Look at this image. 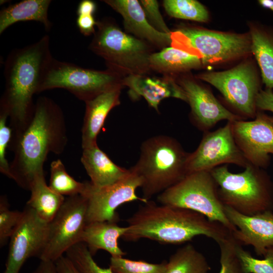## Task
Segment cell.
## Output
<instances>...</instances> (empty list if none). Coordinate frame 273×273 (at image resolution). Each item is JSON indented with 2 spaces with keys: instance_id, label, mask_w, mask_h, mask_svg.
I'll return each instance as SVG.
<instances>
[{
  "instance_id": "20",
  "label": "cell",
  "mask_w": 273,
  "mask_h": 273,
  "mask_svg": "<svg viewBox=\"0 0 273 273\" xmlns=\"http://www.w3.org/2000/svg\"><path fill=\"white\" fill-rule=\"evenodd\" d=\"M118 86L104 92L85 102V111L82 127V149L97 144V138L110 111L120 104L122 88Z\"/></svg>"
},
{
  "instance_id": "4",
  "label": "cell",
  "mask_w": 273,
  "mask_h": 273,
  "mask_svg": "<svg viewBox=\"0 0 273 273\" xmlns=\"http://www.w3.org/2000/svg\"><path fill=\"white\" fill-rule=\"evenodd\" d=\"M189 154L176 139L168 135L145 140L139 159L130 168L142 180V197L148 201L183 179L188 174Z\"/></svg>"
},
{
  "instance_id": "30",
  "label": "cell",
  "mask_w": 273,
  "mask_h": 273,
  "mask_svg": "<svg viewBox=\"0 0 273 273\" xmlns=\"http://www.w3.org/2000/svg\"><path fill=\"white\" fill-rule=\"evenodd\" d=\"M235 249L243 273H273V246L266 250L261 259L254 257L236 242Z\"/></svg>"
},
{
  "instance_id": "9",
  "label": "cell",
  "mask_w": 273,
  "mask_h": 273,
  "mask_svg": "<svg viewBox=\"0 0 273 273\" xmlns=\"http://www.w3.org/2000/svg\"><path fill=\"white\" fill-rule=\"evenodd\" d=\"M123 77L109 70L84 68L53 59L40 84L39 93L66 89L84 102L114 87L123 85Z\"/></svg>"
},
{
  "instance_id": "5",
  "label": "cell",
  "mask_w": 273,
  "mask_h": 273,
  "mask_svg": "<svg viewBox=\"0 0 273 273\" xmlns=\"http://www.w3.org/2000/svg\"><path fill=\"white\" fill-rule=\"evenodd\" d=\"M89 49L103 58L109 69L124 78L131 75H149L152 46L125 31L114 21H98Z\"/></svg>"
},
{
  "instance_id": "15",
  "label": "cell",
  "mask_w": 273,
  "mask_h": 273,
  "mask_svg": "<svg viewBox=\"0 0 273 273\" xmlns=\"http://www.w3.org/2000/svg\"><path fill=\"white\" fill-rule=\"evenodd\" d=\"M235 141L250 164L264 169L273 155V122L258 111L254 120L231 121Z\"/></svg>"
},
{
  "instance_id": "2",
  "label": "cell",
  "mask_w": 273,
  "mask_h": 273,
  "mask_svg": "<svg viewBox=\"0 0 273 273\" xmlns=\"http://www.w3.org/2000/svg\"><path fill=\"white\" fill-rule=\"evenodd\" d=\"M126 221L128 229L122 238L127 241L148 239L162 244H181L204 236L218 244L232 236V232L223 225L198 212L149 200Z\"/></svg>"
},
{
  "instance_id": "28",
  "label": "cell",
  "mask_w": 273,
  "mask_h": 273,
  "mask_svg": "<svg viewBox=\"0 0 273 273\" xmlns=\"http://www.w3.org/2000/svg\"><path fill=\"white\" fill-rule=\"evenodd\" d=\"M49 187L56 193L69 197L82 195L85 189L86 182L77 181L66 171L60 159L51 164Z\"/></svg>"
},
{
  "instance_id": "38",
  "label": "cell",
  "mask_w": 273,
  "mask_h": 273,
  "mask_svg": "<svg viewBox=\"0 0 273 273\" xmlns=\"http://www.w3.org/2000/svg\"><path fill=\"white\" fill-rule=\"evenodd\" d=\"M258 111H269L273 113V92L272 89L266 88L259 92L256 100Z\"/></svg>"
},
{
  "instance_id": "16",
  "label": "cell",
  "mask_w": 273,
  "mask_h": 273,
  "mask_svg": "<svg viewBox=\"0 0 273 273\" xmlns=\"http://www.w3.org/2000/svg\"><path fill=\"white\" fill-rule=\"evenodd\" d=\"M184 91L191 107V119L200 130L206 132L220 121L244 120L231 112L211 91L191 77H181L176 81Z\"/></svg>"
},
{
  "instance_id": "34",
  "label": "cell",
  "mask_w": 273,
  "mask_h": 273,
  "mask_svg": "<svg viewBox=\"0 0 273 273\" xmlns=\"http://www.w3.org/2000/svg\"><path fill=\"white\" fill-rule=\"evenodd\" d=\"M236 241L232 236L218 243L220 249V269L218 273H243L236 255Z\"/></svg>"
},
{
  "instance_id": "40",
  "label": "cell",
  "mask_w": 273,
  "mask_h": 273,
  "mask_svg": "<svg viewBox=\"0 0 273 273\" xmlns=\"http://www.w3.org/2000/svg\"><path fill=\"white\" fill-rule=\"evenodd\" d=\"M97 9L96 3L92 0H82L80 1L77 8V14L94 15Z\"/></svg>"
},
{
  "instance_id": "21",
  "label": "cell",
  "mask_w": 273,
  "mask_h": 273,
  "mask_svg": "<svg viewBox=\"0 0 273 273\" xmlns=\"http://www.w3.org/2000/svg\"><path fill=\"white\" fill-rule=\"evenodd\" d=\"M82 149L81 162L94 187L101 188L114 184L130 174L129 169L114 163L97 144Z\"/></svg>"
},
{
  "instance_id": "22",
  "label": "cell",
  "mask_w": 273,
  "mask_h": 273,
  "mask_svg": "<svg viewBox=\"0 0 273 273\" xmlns=\"http://www.w3.org/2000/svg\"><path fill=\"white\" fill-rule=\"evenodd\" d=\"M127 226H119L117 222L103 221L87 223L81 242L87 247L93 256L99 250L108 252L112 257H123L124 252L119 246L118 240L127 231Z\"/></svg>"
},
{
  "instance_id": "31",
  "label": "cell",
  "mask_w": 273,
  "mask_h": 273,
  "mask_svg": "<svg viewBox=\"0 0 273 273\" xmlns=\"http://www.w3.org/2000/svg\"><path fill=\"white\" fill-rule=\"evenodd\" d=\"M109 267L115 273H166L167 261L153 263L123 257H111Z\"/></svg>"
},
{
  "instance_id": "24",
  "label": "cell",
  "mask_w": 273,
  "mask_h": 273,
  "mask_svg": "<svg viewBox=\"0 0 273 273\" xmlns=\"http://www.w3.org/2000/svg\"><path fill=\"white\" fill-rule=\"evenodd\" d=\"M51 0H23L3 9L0 12V34L12 25L21 21H35L50 31L52 23L48 18Z\"/></svg>"
},
{
  "instance_id": "8",
  "label": "cell",
  "mask_w": 273,
  "mask_h": 273,
  "mask_svg": "<svg viewBox=\"0 0 273 273\" xmlns=\"http://www.w3.org/2000/svg\"><path fill=\"white\" fill-rule=\"evenodd\" d=\"M160 204L190 209L219 222L231 232L236 228L229 220L217 184L210 171L187 174L177 184L157 196Z\"/></svg>"
},
{
  "instance_id": "19",
  "label": "cell",
  "mask_w": 273,
  "mask_h": 273,
  "mask_svg": "<svg viewBox=\"0 0 273 273\" xmlns=\"http://www.w3.org/2000/svg\"><path fill=\"white\" fill-rule=\"evenodd\" d=\"M122 84L129 88L131 98L143 97L157 112L160 102L165 98H174L187 102L184 91L175 79L170 77L131 75L123 78Z\"/></svg>"
},
{
  "instance_id": "14",
  "label": "cell",
  "mask_w": 273,
  "mask_h": 273,
  "mask_svg": "<svg viewBox=\"0 0 273 273\" xmlns=\"http://www.w3.org/2000/svg\"><path fill=\"white\" fill-rule=\"evenodd\" d=\"M49 222L26 206L21 221L10 238L9 253L4 273H19L25 262L39 257L47 241Z\"/></svg>"
},
{
  "instance_id": "35",
  "label": "cell",
  "mask_w": 273,
  "mask_h": 273,
  "mask_svg": "<svg viewBox=\"0 0 273 273\" xmlns=\"http://www.w3.org/2000/svg\"><path fill=\"white\" fill-rule=\"evenodd\" d=\"M7 113L0 109V171L1 172L11 178L10 164L6 159V150L9 146L12 138V128L7 124Z\"/></svg>"
},
{
  "instance_id": "42",
  "label": "cell",
  "mask_w": 273,
  "mask_h": 273,
  "mask_svg": "<svg viewBox=\"0 0 273 273\" xmlns=\"http://www.w3.org/2000/svg\"><path fill=\"white\" fill-rule=\"evenodd\" d=\"M259 4L262 7L268 9L273 11V1L272 0H259Z\"/></svg>"
},
{
  "instance_id": "18",
  "label": "cell",
  "mask_w": 273,
  "mask_h": 273,
  "mask_svg": "<svg viewBox=\"0 0 273 273\" xmlns=\"http://www.w3.org/2000/svg\"><path fill=\"white\" fill-rule=\"evenodd\" d=\"M123 18L125 31L152 47L162 49L170 46L171 34L158 31L149 22L137 0H104Z\"/></svg>"
},
{
  "instance_id": "6",
  "label": "cell",
  "mask_w": 273,
  "mask_h": 273,
  "mask_svg": "<svg viewBox=\"0 0 273 273\" xmlns=\"http://www.w3.org/2000/svg\"><path fill=\"white\" fill-rule=\"evenodd\" d=\"M239 173L227 165L210 171L224 206L246 215L273 211V182L264 169L248 164Z\"/></svg>"
},
{
  "instance_id": "26",
  "label": "cell",
  "mask_w": 273,
  "mask_h": 273,
  "mask_svg": "<svg viewBox=\"0 0 273 273\" xmlns=\"http://www.w3.org/2000/svg\"><path fill=\"white\" fill-rule=\"evenodd\" d=\"M31 195L27 206L31 208L43 220L50 222L56 216L65 199L53 191L46 183L44 173L37 175L32 181Z\"/></svg>"
},
{
  "instance_id": "23",
  "label": "cell",
  "mask_w": 273,
  "mask_h": 273,
  "mask_svg": "<svg viewBox=\"0 0 273 273\" xmlns=\"http://www.w3.org/2000/svg\"><path fill=\"white\" fill-rule=\"evenodd\" d=\"M149 63L151 71L173 78L176 75L198 69L203 65L198 57L171 46L159 52H153L150 56Z\"/></svg>"
},
{
  "instance_id": "25",
  "label": "cell",
  "mask_w": 273,
  "mask_h": 273,
  "mask_svg": "<svg viewBox=\"0 0 273 273\" xmlns=\"http://www.w3.org/2000/svg\"><path fill=\"white\" fill-rule=\"evenodd\" d=\"M251 52L259 67L266 88H273V29L256 23L250 25Z\"/></svg>"
},
{
  "instance_id": "10",
  "label": "cell",
  "mask_w": 273,
  "mask_h": 273,
  "mask_svg": "<svg viewBox=\"0 0 273 273\" xmlns=\"http://www.w3.org/2000/svg\"><path fill=\"white\" fill-rule=\"evenodd\" d=\"M196 77L217 88L237 115L243 119L255 118L256 97L261 89L258 72L252 61L245 60L230 69L203 73Z\"/></svg>"
},
{
  "instance_id": "12",
  "label": "cell",
  "mask_w": 273,
  "mask_h": 273,
  "mask_svg": "<svg viewBox=\"0 0 273 273\" xmlns=\"http://www.w3.org/2000/svg\"><path fill=\"white\" fill-rule=\"evenodd\" d=\"M228 164L244 168L249 164L235 141L231 121L214 131L204 132L197 148L189 153L187 170L188 174L210 171Z\"/></svg>"
},
{
  "instance_id": "33",
  "label": "cell",
  "mask_w": 273,
  "mask_h": 273,
  "mask_svg": "<svg viewBox=\"0 0 273 273\" xmlns=\"http://www.w3.org/2000/svg\"><path fill=\"white\" fill-rule=\"evenodd\" d=\"M23 215V211L12 210L6 197L0 199V245L3 247L10 239L19 224Z\"/></svg>"
},
{
  "instance_id": "1",
  "label": "cell",
  "mask_w": 273,
  "mask_h": 273,
  "mask_svg": "<svg viewBox=\"0 0 273 273\" xmlns=\"http://www.w3.org/2000/svg\"><path fill=\"white\" fill-rule=\"evenodd\" d=\"M67 141L63 112L52 99L42 97L35 104L32 116L21 130L13 133L9 147L14 151L11 179L29 190L50 152H63Z\"/></svg>"
},
{
  "instance_id": "17",
  "label": "cell",
  "mask_w": 273,
  "mask_h": 273,
  "mask_svg": "<svg viewBox=\"0 0 273 273\" xmlns=\"http://www.w3.org/2000/svg\"><path fill=\"white\" fill-rule=\"evenodd\" d=\"M224 211L236 228L232 236L238 244L252 246L259 256L273 246V211L246 215L224 206Z\"/></svg>"
},
{
  "instance_id": "13",
  "label": "cell",
  "mask_w": 273,
  "mask_h": 273,
  "mask_svg": "<svg viewBox=\"0 0 273 273\" xmlns=\"http://www.w3.org/2000/svg\"><path fill=\"white\" fill-rule=\"evenodd\" d=\"M130 170L131 172L126 177L110 186L97 188L90 182H86L82 195L87 201V223L103 221L118 222L119 218L116 210L118 207L135 200L143 203L148 201L136 195L137 189L142 186V180Z\"/></svg>"
},
{
  "instance_id": "37",
  "label": "cell",
  "mask_w": 273,
  "mask_h": 273,
  "mask_svg": "<svg viewBox=\"0 0 273 273\" xmlns=\"http://www.w3.org/2000/svg\"><path fill=\"white\" fill-rule=\"evenodd\" d=\"M76 25L80 32L85 36L95 33L97 21L94 15L84 14L77 15Z\"/></svg>"
},
{
  "instance_id": "43",
  "label": "cell",
  "mask_w": 273,
  "mask_h": 273,
  "mask_svg": "<svg viewBox=\"0 0 273 273\" xmlns=\"http://www.w3.org/2000/svg\"><path fill=\"white\" fill-rule=\"evenodd\" d=\"M270 120L273 122V116H269Z\"/></svg>"
},
{
  "instance_id": "11",
  "label": "cell",
  "mask_w": 273,
  "mask_h": 273,
  "mask_svg": "<svg viewBox=\"0 0 273 273\" xmlns=\"http://www.w3.org/2000/svg\"><path fill=\"white\" fill-rule=\"evenodd\" d=\"M87 223V201L82 195L68 197L49 222L48 235L39 258L56 262L80 243Z\"/></svg>"
},
{
  "instance_id": "39",
  "label": "cell",
  "mask_w": 273,
  "mask_h": 273,
  "mask_svg": "<svg viewBox=\"0 0 273 273\" xmlns=\"http://www.w3.org/2000/svg\"><path fill=\"white\" fill-rule=\"evenodd\" d=\"M57 273H80L66 256H62L55 262Z\"/></svg>"
},
{
  "instance_id": "3",
  "label": "cell",
  "mask_w": 273,
  "mask_h": 273,
  "mask_svg": "<svg viewBox=\"0 0 273 273\" xmlns=\"http://www.w3.org/2000/svg\"><path fill=\"white\" fill-rule=\"evenodd\" d=\"M48 35L38 41L11 52L5 62V89L0 109L8 114L13 132L22 130L32 116L33 96L53 60Z\"/></svg>"
},
{
  "instance_id": "7",
  "label": "cell",
  "mask_w": 273,
  "mask_h": 273,
  "mask_svg": "<svg viewBox=\"0 0 273 273\" xmlns=\"http://www.w3.org/2000/svg\"><path fill=\"white\" fill-rule=\"evenodd\" d=\"M171 46L198 57L203 65L227 62L251 52L249 34L181 26L171 31Z\"/></svg>"
},
{
  "instance_id": "32",
  "label": "cell",
  "mask_w": 273,
  "mask_h": 273,
  "mask_svg": "<svg viewBox=\"0 0 273 273\" xmlns=\"http://www.w3.org/2000/svg\"><path fill=\"white\" fill-rule=\"evenodd\" d=\"M66 254L80 273H115L110 267L103 268L99 266L86 246L82 242L72 246Z\"/></svg>"
},
{
  "instance_id": "36",
  "label": "cell",
  "mask_w": 273,
  "mask_h": 273,
  "mask_svg": "<svg viewBox=\"0 0 273 273\" xmlns=\"http://www.w3.org/2000/svg\"><path fill=\"white\" fill-rule=\"evenodd\" d=\"M146 18L151 25L159 32L171 34L160 12L158 2L155 0H141L139 1Z\"/></svg>"
},
{
  "instance_id": "29",
  "label": "cell",
  "mask_w": 273,
  "mask_h": 273,
  "mask_svg": "<svg viewBox=\"0 0 273 273\" xmlns=\"http://www.w3.org/2000/svg\"><path fill=\"white\" fill-rule=\"evenodd\" d=\"M163 6L169 16L199 22H206L209 19L205 7L196 0H165Z\"/></svg>"
},
{
  "instance_id": "41",
  "label": "cell",
  "mask_w": 273,
  "mask_h": 273,
  "mask_svg": "<svg viewBox=\"0 0 273 273\" xmlns=\"http://www.w3.org/2000/svg\"><path fill=\"white\" fill-rule=\"evenodd\" d=\"M32 273H57V270L54 262L41 260Z\"/></svg>"
},
{
  "instance_id": "27",
  "label": "cell",
  "mask_w": 273,
  "mask_h": 273,
  "mask_svg": "<svg viewBox=\"0 0 273 273\" xmlns=\"http://www.w3.org/2000/svg\"><path fill=\"white\" fill-rule=\"evenodd\" d=\"M210 270L205 256L193 245L188 244L170 256L166 273H209Z\"/></svg>"
}]
</instances>
